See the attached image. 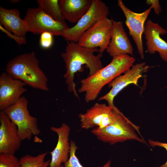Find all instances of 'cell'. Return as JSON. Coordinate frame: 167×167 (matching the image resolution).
<instances>
[{
	"mask_svg": "<svg viewBox=\"0 0 167 167\" xmlns=\"http://www.w3.org/2000/svg\"><path fill=\"white\" fill-rule=\"evenodd\" d=\"M67 42L65 51L61 54L66 69L63 76L68 91L79 98L74 81L75 74L82 71V66L84 65L89 69V76L103 68L104 66L101 60L102 54L99 53L96 55L94 54L95 52H99L98 48H87L74 42Z\"/></svg>",
	"mask_w": 167,
	"mask_h": 167,
	"instance_id": "obj_1",
	"label": "cell"
},
{
	"mask_svg": "<svg viewBox=\"0 0 167 167\" xmlns=\"http://www.w3.org/2000/svg\"><path fill=\"white\" fill-rule=\"evenodd\" d=\"M135 60V58L128 54L113 58L106 66L81 80L78 92L85 93L84 100L86 102L94 101L105 86L129 70Z\"/></svg>",
	"mask_w": 167,
	"mask_h": 167,
	"instance_id": "obj_2",
	"label": "cell"
},
{
	"mask_svg": "<svg viewBox=\"0 0 167 167\" xmlns=\"http://www.w3.org/2000/svg\"><path fill=\"white\" fill-rule=\"evenodd\" d=\"M6 72L33 88L48 91V80L34 51L19 55L7 63Z\"/></svg>",
	"mask_w": 167,
	"mask_h": 167,
	"instance_id": "obj_3",
	"label": "cell"
},
{
	"mask_svg": "<svg viewBox=\"0 0 167 167\" xmlns=\"http://www.w3.org/2000/svg\"><path fill=\"white\" fill-rule=\"evenodd\" d=\"M139 129V126L134 125L120 112L114 122L103 128H94L91 132L99 140L110 145L130 140L144 143L143 139L139 137L135 132L136 130L140 135Z\"/></svg>",
	"mask_w": 167,
	"mask_h": 167,
	"instance_id": "obj_4",
	"label": "cell"
},
{
	"mask_svg": "<svg viewBox=\"0 0 167 167\" xmlns=\"http://www.w3.org/2000/svg\"><path fill=\"white\" fill-rule=\"evenodd\" d=\"M28 104L26 98L22 96L15 104L3 110L17 126L18 135L22 141L29 140L32 135H37L41 132L37 119L30 114Z\"/></svg>",
	"mask_w": 167,
	"mask_h": 167,
	"instance_id": "obj_5",
	"label": "cell"
},
{
	"mask_svg": "<svg viewBox=\"0 0 167 167\" xmlns=\"http://www.w3.org/2000/svg\"><path fill=\"white\" fill-rule=\"evenodd\" d=\"M109 9L105 4L100 0H92L88 11L73 27L68 28L63 32L62 36L67 41L77 43L81 35L96 22L107 17Z\"/></svg>",
	"mask_w": 167,
	"mask_h": 167,
	"instance_id": "obj_6",
	"label": "cell"
},
{
	"mask_svg": "<svg viewBox=\"0 0 167 167\" xmlns=\"http://www.w3.org/2000/svg\"><path fill=\"white\" fill-rule=\"evenodd\" d=\"M112 29L111 19L108 17L101 19L81 35L77 43L80 46L87 48L98 47L99 53L103 54L109 44Z\"/></svg>",
	"mask_w": 167,
	"mask_h": 167,
	"instance_id": "obj_7",
	"label": "cell"
},
{
	"mask_svg": "<svg viewBox=\"0 0 167 167\" xmlns=\"http://www.w3.org/2000/svg\"><path fill=\"white\" fill-rule=\"evenodd\" d=\"M24 19L28 32L35 34L47 32L53 35L62 36L63 31L69 28L65 22L54 20L39 7L28 8Z\"/></svg>",
	"mask_w": 167,
	"mask_h": 167,
	"instance_id": "obj_8",
	"label": "cell"
},
{
	"mask_svg": "<svg viewBox=\"0 0 167 167\" xmlns=\"http://www.w3.org/2000/svg\"><path fill=\"white\" fill-rule=\"evenodd\" d=\"M120 112L116 107L96 103L85 113L79 114L81 127L85 129L105 127L115 121Z\"/></svg>",
	"mask_w": 167,
	"mask_h": 167,
	"instance_id": "obj_9",
	"label": "cell"
},
{
	"mask_svg": "<svg viewBox=\"0 0 167 167\" xmlns=\"http://www.w3.org/2000/svg\"><path fill=\"white\" fill-rule=\"evenodd\" d=\"M149 67L145 62L137 63L133 65L128 70L116 77L108 84L110 90L104 96L100 97L99 101H106L108 105L113 108V101L117 94L128 85L134 84L137 86L139 79L142 77V74L148 71Z\"/></svg>",
	"mask_w": 167,
	"mask_h": 167,
	"instance_id": "obj_10",
	"label": "cell"
},
{
	"mask_svg": "<svg viewBox=\"0 0 167 167\" xmlns=\"http://www.w3.org/2000/svg\"><path fill=\"white\" fill-rule=\"evenodd\" d=\"M118 4L126 17V24L136 44L138 53L141 58L143 59L144 54L142 36L144 30V23L152 8L150 6L144 12L137 13L126 7L122 0H118Z\"/></svg>",
	"mask_w": 167,
	"mask_h": 167,
	"instance_id": "obj_11",
	"label": "cell"
},
{
	"mask_svg": "<svg viewBox=\"0 0 167 167\" xmlns=\"http://www.w3.org/2000/svg\"><path fill=\"white\" fill-rule=\"evenodd\" d=\"M26 84L4 72L0 75V109L3 111L17 102L27 91Z\"/></svg>",
	"mask_w": 167,
	"mask_h": 167,
	"instance_id": "obj_12",
	"label": "cell"
},
{
	"mask_svg": "<svg viewBox=\"0 0 167 167\" xmlns=\"http://www.w3.org/2000/svg\"><path fill=\"white\" fill-rule=\"evenodd\" d=\"M22 140L16 126L3 111L0 112V153L15 154Z\"/></svg>",
	"mask_w": 167,
	"mask_h": 167,
	"instance_id": "obj_13",
	"label": "cell"
},
{
	"mask_svg": "<svg viewBox=\"0 0 167 167\" xmlns=\"http://www.w3.org/2000/svg\"><path fill=\"white\" fill-rule=\"evenodd\" d=\"M167 33V30L151 19L144 24L143 34L146 40L147 51L151 54L158 52L161 58L167 62V42L160 37Z\"/></svg>",
	"mask_w": 167,
	"mask_h": 167,
	"instance_id": "obj_14",
	"label": "cell"
},
{
	"mask_svg": "<svg viewBox=\"0 0 167 167\" xmlns=\"http://www.w3.org/2000/svg\"><path fill=\"white\" fill-rule=\"evenodd\" d=\"M113 29L109 44L106 49L109 55L113 58L129 54L133 55V48L124 29L123 22L111 18Z\"/></svg>",
	"mask_w": 167,
	"mask_h": 167,
	"instance_id": "obj_15",
	"label": "cell"
},
{
	"mask_svg": "<svg viewBox=\"0 0 167 167\" xmlns=\"http://www.w3.org/2000/svg\"><path fill=\"white\" fill-rule=\"evenodd\" d=\"M51 130L58 135L57 143L54 149L50 152L51 156L49 167H59L69 159L70 151L69 135L70 127L62 123L59 127L51 126Z\"/></svg>",
	"mask_w": 167,
	"mask_h": 167,
	"instance_id": "obj_16",
	"label": "cell"
},
{
	"mask_svg": "<svg viewBox=\"0 0 167 167\" xmlns=\"http://www.w3.org/2000/svg\"><path fill=\"white\" fill-rule=\"evenodd\" d=\"M16 9H7L0 7V24L7 31L19 37L25 38L28 32L26 23L20 16Z\"/></svg>",
	"mask_w": 167,
	"mask_h": 167,
	"instance_id": "obj_17",
	"label": "cell"
},
{
	"mask_svg": "<svg viewBox=\"0 0 167 167\" xmlns=\"http://www.w3.org/2000/svg\"><path fill=\"white\" fill-rule=\"evenodd\" d=\"M92 0H60L59 6L65 20L76 23L89 9Z\"/></svg>",
	"mask_w": 167,
	"mask_h": 167,
	"instance_id": "obj_18",
	"label": "cell"
},
{
	"mask_svg": "<svg viewBox=\"0 0 167 167\" xmlns=\"http://www.w3.org/2000/svg\"><path fill=\"white\" fill-rule=\"evenodd\" d=\"M39 7L54 20L64 22L65 19L61 12L58 0H38Z\"/></svg>",
	"mask_w": 167,
	"mask_h": 167,
	"instance_id": "obj_19",
	"label": "cell"
},
{
	"mask_svg": "<svg viewBox=\"0 0 167 167\" xmlns=\"http://www.w3.org/2000/svg\"><path fill=\"white\" fill-rule=\"evenodd\" d=\"M47 154V152H44L35 156L24 155L19 160L21 167H48L50 160L45 161Z\"/></svg>",
	"mask_w": 167,
	"mask_h": 167,
	"instance_id": "obj_20",
	"label": "cell"
},
{
	"mask_svg": "<svg viewBox=\"0 0 167 167\" xmlns=\"http://www.w3.org/2000/svg\"><path fill=\"white\" fill-rule=\"evenodd\" d=\"M70 151L69 157L68 161L64 163V167H84L80 164L78 158L75 155V152L78 147L75 142L73 141H70ZM111 161H108L102 167H110Z\"/></svg>",
	"mask_w": 167,
	"mask_h": 167,
	"instance_id": "obj_21",
	"label": "cell"
},
{
	"mask_svg": "<svg viewBox=\"0 0 167 167\" xmlns=\"http://www.w3.org/2000/svg\"><path fill=\"white\" fill-rule=\"evenodd\" d=\"M0 167H21L19 160L14 154L0 153Z\"/></svg>",
	"mask_w": 167,
	"mask_h": 167,
	"instance_id": "obj_22",
	"label": "cell"
},
{
	"mask_svg": "<svg viewBox=\"0 0 167 167\" xmlns=\"http://www.w3.org/2000/svg\"><path fill=\"white\" fill-rule=\"evenodd\" d=\"M53 35L51 33L45 32L41 34L40 44L41 47L44 49H48L52 45Z\"/></svg>",
	"mask_w": 167,
	"mask_h": 167,
	"instance_id": "obj_23",
	"label": "cell"
},
{
	"mask_svg": "<svg viewBox=\"0 0 167 167\" xmlns=\"http://www.w3.org/2000/svg\"><path fill=\"white\" fill-rule=\"evenodd\" d=\"M0 28L2 31L6 33L8 36L14 39L19 45L26 44V38L19 37L13 33H11V32L5 29L1 24H0Z\"/></svg>",
	"mask_w": 167,
	"mask_h": 167,
	"instance_id": "obj_24",
	"label": "cell"
},
{
	"mask_svg": "<svg viewBox=\"0 0 167 167\" xmlns=\"http://www.w3.org/2000/svg\"><path fill=\"white\" fill-rule=\"evenodd\" d=\"M146 3L148 5H151L155 14L159 15L162 12V9L160 5L159 1L158 0H147Z\"/></svg>",
	"mask_w": 167,
	"mask_h": 167,
	"instance_id": "obj_25",
	"label": "cell"
},
{
	"mask_svg": "<svg viewBox=\"0 0 167 167\" xmlns=\"http://www.w3.org/2000/svg\"><path fill=\"white\" fill-rule=\"evenodd\" d=\"M149 144L152 147L159 146L164 148L167 152V143L159 142L157 141H154L151 140H148ZM159 167H167V160L166 162Z\"/></svg>",
	"mask_w": 167,
	"mask_h": 167,
	"instance_id": "obj_26",
	"label": "cell"
},
{
	"mask_svg": "<svg viewBox=\"0 0 167 167\" xmlns=\"http://www.w3.org/2000/svg\"><path fill=\"white\" fill-rule=\"evenodd\" d=\"M59 167H64V166H63L62 165H61Z\"/></svg>",
	"mask_w": 167,
	"mask_h": 167,
	"instance_id": "obj_27",
	"label": "cell"
}]
</instances>
